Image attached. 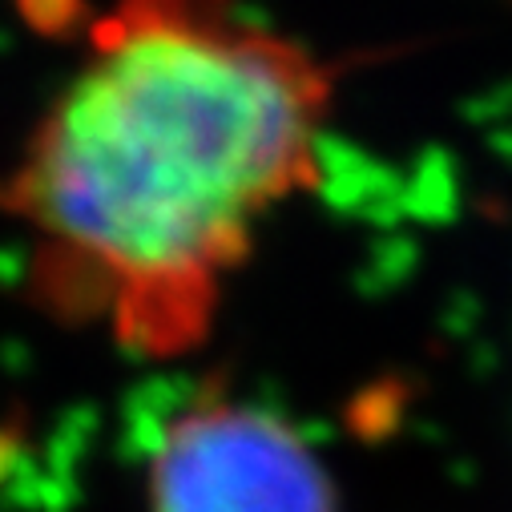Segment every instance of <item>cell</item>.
Instances as JSON below:
<instances>
[{
	"label": "cell",
	"instance_id": "6da1fadb",
	"mask_svg": "<svg viewBox=\"0 0 512 512\" xmlns=\"http://www.w3.org/2000/svg\"><path fill=\"white\" fill-rule=\"evenodd\" d=\"M335 69L242 0H113L0 174L33 303L198 351L267 218L315 190Z\"/></svg>",
	"mask_w": 512,
	"mask_h": 512
},
{
	"label": "cell",
	"instance_id": "7a4b0ae2",
	"mask_svg": "<svg viewBox=\"0 0 512 512\" xmlns=\"http://www.w3.org/2000/svg\"><path fill=\"white\" fill-rule=\"evenodd\" d=\"M150 512H339L307 440L267 408L222 392L194 396L154 440Z\"/></svg>",
	"mask_w": 512,
	"mask_h": 512
}]
</instances>
